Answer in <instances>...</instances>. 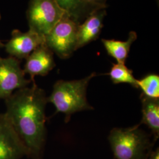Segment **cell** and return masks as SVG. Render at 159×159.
Returning <instances> with one entry per match:
<instances>
[{
  "label": "cell",
  "mask_w": 159,
  "mask_h": 159,
  "mask_svg": "<svg viewBox=\"0 0 159 159\" xmlns=\"http://www.w3.org/2000/svg\"><path fill=\"white\" fill-rule=\"evenodd\" d=\"M5 100V114L27 150V156L41 159L46 139L47 97L35 83Z\"/></svg>",
  "instance_id": "1"
},
{
  "label": "cell",
  "mask_w": 159,
  "mask_h": 159,
  "mask_svg": "<svg viewBox=\"0 0 159 159\" xmlns=\"http://www.w3.org/2000/svg\"><path fill=\"white\" fill-rule=\"evenodd\" d=\"M96 75V73H93L83 79L58 80L53 85L47 101L54 106L56 113L64 114L66 122L76 112L93 109L87 102L86 93L90 81Z\"/></svg>",
  "instance_id": "2"
},
{
  "label": "cell",
  "mask_w": 159,
  "mask_h": 159,
  "mask_svg": "<svg viewBox=\"0 0 159 159\" xmlns=\"http://www.w3.org/2000/svg\"><path fill=\"white\" fill-rule=\"evenodd\" d=\"M139 126L111 131L108 140L115 159H148L152 143Z\"/></svg>",
  "instance_id": "3"
},
{
  "label": "cell",
  "mask_w": 159,
  "mask_h": 159,
  "mask_svg": "<svg viewBox=\"0 0 159 159\" xmlns=\"http://www.w3.org/2000/svg\"><path fill=\"white\" fill-rule=\"evenodd\" d=\"M66 14L56 0H30L27 11L29 30L45 36Z\"/></svg>",
  "instance_id": "4"
},
{
  "label": "cell",
  "mask_w": 159,
  "mask_h": 159,
  "mask_svg": "<svg viewBox=\"0 0 159 159\" xmlns=\"http://www.w3.org/2000/svg\"><path fill=\"white\" fill-rule=\"evenodd\" d=\"M79 25L67 14H65L44 36L46 46L60 58H70L76 51L77 34Z\"/></svg>",
  "instance_id": "5"
},
{
  "label": "cell",
  "mask_w": 159,
  "mask_h": 159,
  "mask_svg": "<svg viewBox=\"0 0 159 159\" xmlns=\"http://www.w3.org/2000/svg\"><path fill=\"white\" fill-rule=\"evenodd\" d=\"M19 60L14 57H0V100H5L15 91L29 86Z\"/></svg>",
  "instance_id": "6"
},
{
  "label": "cell",
  "mask_w": 159,
  "mask_h": 159,
  "mask_svg": "<svg viewBox=\"0 0 159 159\" xmlns=\"http://www.w3.org/2000/svg\"><path fill=\"white\" fill-rule=\"evenodd\" d=\"M45 44V37L29 30L23 33L18 30L12 31L11 39L4 46L11 57L18 60L26 58L40 46Z\"/></svg>",
  "instance_id": "7"
},
{
  "label": "cell",
  "mask_w": 159,
  "mask_h": 159,
  "mask_svg": "<svg viewBox=\"0 0 159 159\" xmlns=\"http://www.w3.org/2000/svg\"><path fill=\"white\" fill-rule=\"evenodd\" d=\"M27 150L5 113L0 114V159H21Z\"/></svg>",
  "instance_id": "8"
},
{
  "label": "cell",
  "mask_w": 159,
  "mask_h": 159,
  "mask_svg": "<svg viewBox=\"0 0 159 159\" xmlns=\"http://www.w3.org/2000/svg\"><path fill=\"white\" fill-rule=\"evenodd\" d=\"M53 52L46 44L38 47L26 59L23 69L25 74H28L31 81L35 83V76H46L55 67Z\"/></svg>",
  "instance_id": "9"
},
{
  "label": "cell",
  "mask_w": 159,
  "mask_h": 159,
  "mask_svg": "<svg viewBox=\"0 0 159 159\" xmlns=\"http://www.w3.org/2000/svg\"><path fill=\"white\" fill-rule=\"evenodd\" d=\"M106 15V9L97 10L93 12L80 24L77 34L76 50L98 38Z\"/></svg>",
  "instance_id": "10"
},
{
  "label": "cell",
  "mask_w": 159,
  "mask_h": 159,
  "mask_svg": "<svg viewBox=\"0 0 159 159\" xmlns=\"http://www.w3.org/2000/svg\"><path fill=\"white\" fill-rule=\"evenodd\" d=\"M142 103V123L151 130L155 140L159 136V100L152 98L143 94L141 96Z\"/></svg>",
  "instance_id": "11"
},
{
  "label": "cell",
  "mask_w": 159,
  "mask_h": 159,
  "mask_svg": "<svg viewBox=\"0 0 159 159\" xmlns=\"http://www.w3.org/2000/svg\"><path fill=\"white\" fill-rule=\"evenodd\" d=\"M137 35L135 31H131L128 39L123 41L120 40L102 39V44L109 56L114 58L118 63L125 64L129 56L132 44L137 40Z\"/></svg>",
  "instance_id": "12"
},
{
  "label": "cell",
  "mask_w": 159,
  "mask_h": 159,
  "mask_svg": "<svg viewBox=\"0 0 159 159\" xmlns=\"http://www.w3.org/2000/svg\"><path fill=\"white\" fill-rule=\"evenodd\" d=\"M69 17L78 24L83 23L90 14L98 9L85 0H56Z\"/></svg>",
  "instance_id": "13"
},
{
  "label": "cell",
  "mask_w": 159,
  "mask_h": 159,
  "mask_svg": "<svg viewBox=\"0 0 159 159\" xmlns=\"http://www.w3.org/2000/svg\"><path fill=\"white\" fill-rule=\"evenodd\" d=\"M108 74L114 84L127 83L137 88V79L134 77L133 71L127 68L125 64H113Z\"/></svg>",
  "instance_id": "14"
},
{
  "label": "cell",
  "mask_w": 159,
  "mask_h": 159,
  "mask_svg": "<svg viewBox=\"0 0 159 159\" xmlns=\"http://www.w3.org/2000/svg\"><path fill=\"white\" fill-rule=\"evenodd\" d=\"M137 88H140L143 94L152 98H159V76L155 74L146 75L141 79L137 80Z\"/></svg>",
  "instance_id": "15"
},
{
  "label": "cell",
  "mask_w": 159,
  "mask_h": 159,
  "mask_svg": "<svg viewBox=\"0 0 159 159\" xmlns=\"http://www.w3.org/2000/svg\"><path fill=\"white\" fill-rule=\"evenodd\" d=\"M149 159H159V148H157L155 151L151 152L148 156Z\"/></svg>",
  "instance_id": "16"
},
{
  "label": "cell",
  "mask_w": 159,
  "mask_h": 159,
  "mask_svg": "<svg viewBox=\"0 0 159 159\" xmlns=\"http://www.w3.org/2000/svg\"><path fill=\"white\" fill-rule=\"evenodd\" d=\"M1 13H0V20H1ZM2 46H3V44L1 43V42L0 41V48H1Z\"/></svg>",
  "instance_id": "17"
},
{
  "label": "cell",
  "mask_w": 159,
  "mask_h": 159,
  "mask_svg": "<svg viewBox=\"0 0 159 159\" xmlns=\"http://www.w3.org/2000/svg\"><path fill=\"white\" fill-rule=\"evenodd\" d=\"M102 1L103 3H105L106 4V0H101Z\"/></svg>",
  "instance_id": "18"
}]
</instances>
